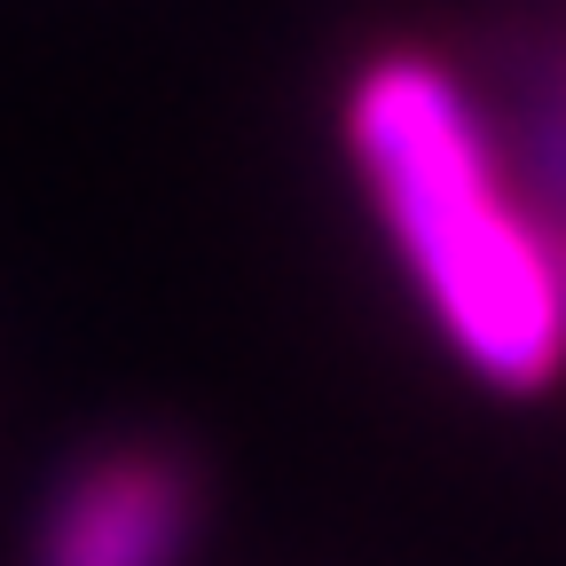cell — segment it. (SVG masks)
I'll use <instances>...</instances> for the list:
<instances>
[{
  "mask_svg": "<svg viewBox=\"0 0 566 566\" xmlns=\"http://www.w3.org/2000/svg\"><path fill=\"white\" fill-rule=\"evenodd\" d=\"M346 142L449 346L504 394L551 386L566 370V275L504 189L464 87L424 55H378L346 95Z\"/></svg>",
  "mask_w": 566,
  "mask_h": 566,
  "instance_id": "cell-1",
  "label": "cell"
},
{
  "mask_svg": "<svg viewBox=\"0 0 566 566\" xmlns=\"http://www.w3.org/2000/svg\"><path fill=\"white\" fill-rule=\"evenodd\" d=\"M197 527V488L158 449H118L63 480L40 527V566H174Z\"/></svg>",
  "mask_w": 566,
  "mask_h": 566,
  "instance_id": "cell-2",
  "label": "cell"
}]
</instances>
